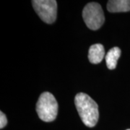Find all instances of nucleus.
Returning <instances> with one entry per match:
<instances>
[{
	"instance_id": "39448f33",
	"label": "nucleus",
	"mask_w": 130,
	"mask_h": 130,
	"mask_svg": "<svg viewBox=\"0 0 130 130\" xmlns=\"http://www.w3.org/2000/svg\"><path fill=\"white\" fill-rule=\"evenodd\" d=\"M105 56V49L102 44L97 43L90 47L88 59L92 64H99Z\"/></svg>"
},
{
	"instance_id": "f257e3e1",
	"label": "nucleus",
	"mask_w": 130,
	"mask_h": 130,
	"mask_svg": "<svg viewBox=\"0 0 130 130\" xmlns=\"http://www.w3.org/2000/svg\"><path fill=\"white\" fill-rule=\"evenodd\" d=\"M74 104L85 125L93 127L99 119L98 106L96 102L84 93H79L74 98Z\"/></svg>"
},
{
	"instance_id": "423d86ee",
	"label": "nucleus",
	"mask_w": 130,
	"mask_h": 130,
	"mask_svg": "<svg viewBox=\"0 0 130 130\" xmlns=\"http://www.w3.org/2000/svg\"><path fill=\"white\" fill-rule=\"evenodd\" d=\"M107 9L110 12H126L130 11V0H109Z\"/></svg>"
},
{
	"instance_id": "20e7f679",
	"label": "nucleus",
	"mask_w": 130,
	"mask_h": 130,
	"mask_svg": "<svg viewBox=\"0 0 130 130\" xmlns=\"http://www.w3.org/2000/svg\"><path fill=\"white\" fill-rule=\"evenodd\" d=\"M32 5L39 18L47 24L55 22L57 2L55 0H32Z\"/></svg>"
},
{
	"instance_id": "1a4fd4ad",
	"label": "nucleus",
	"mask_w": 130,
	"mask_h": 130,
	"mask_svg": "<svg viewBox=\"0 0 130 130\" xmlns=\"http://www.w3.org/2000/svg\"><path fill=\"white\" fill-rule=\"evenodd\" d=\"M126 130H130V129H126Z\"/></svg>"
},
{
	"instance_id": "f03ea898",
	"label": "nucleus",
	"mask_w": 130,
	"mask_h": 130,
	"mask_svg": "<svg viewBox=\"0 0 130 130\" xmlns=\"http://www.w3.org/2000/svg\"><path fill=\"white\" fill-rule=\"evenodd\" d=\"M58 108V103L53 94L44 92L40 95L36 103V111L42 121L45 122L54 121L57 116Z\"/></svg>"
},
{
	"instance_id": "0eeeda50",
	"label": "nucleus",
	"mask_w": 130,
	"mask_h": 130,
	"mask_svg": "<svg viewBox=\"0 0 130 130\" xmlns=\"http://www.w3.org/2000/svg\"><path fill=\"white\" fill-rule=\"evenodd\" d=\"M121 56V49L119 47H113L107 52L106 62L109 70H114L116 67L117 61Z\"/></svg>"
},
{
	"instance_id": "7ed1b4c3",
	"label": "nucleus",
	"mask_w": 130,
	"mask_h": 130,
	"mask_svg": "<svg viewBox=\"0 0 130 130\" xmlns=\"http://www.w3.org/2000/svg\"><path fill=\"white\" fill-rule=\"evenodd\" d=\"M83 18L87 27L93 30H98L105 21L102 7L97 2H90L86 5L83 10Z\"/></svg>"
},
{
	"instance_id": "6e6552de",
	"label": "nucleus",
	"mask_w": 130,
	"mask_h": 130,
	"mask_svg": "<svg viewBox=\"0 0 130 130\" xmlns=\"http://www.w3.org/2000/svg\"><path fill=\"white\" fill-rule=\"evenodd\" d=\"M7 124V118L2 111L0 112V128L3 129Z\"/></svg>"
}]
</instances>
